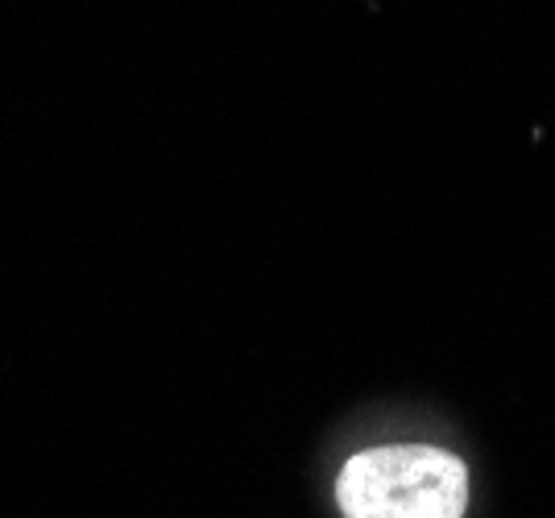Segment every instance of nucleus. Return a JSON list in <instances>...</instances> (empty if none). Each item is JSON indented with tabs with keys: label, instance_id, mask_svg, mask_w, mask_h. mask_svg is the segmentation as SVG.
I'll use <instances>...</instances> for the list:
<instances>
[{
	"label": "nucleus",
	"instance_id": "nucleus-1",
	"mask_svg": "<svg viewBox=\"0 0 555 518\" xmlns=\"http://www.w3.org/2000/svg\"><path fill=\"white\" fill-rule=\"evenodd\" d=\"M345 518H464L468 465L436 444H377L352 452L336 472Z\"/></svg>",
	"mask_w": 555,
	"mask_h": 518
}]
</instances>
